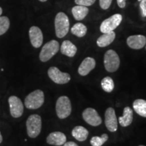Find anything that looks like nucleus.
<instances>
[{"instance_id": "24", "label": "nucleus", "mask_w": 146, "mask_h": 146, "mask_svg": "<svg viewBox=\"0 0 146 146\" xmlns=\"http://www.w3.org/2000/svg\"><path fill=\"white\" fill-rule=\"evenodd\" d=\"M108 139V135L107 134H103L101 137L95 136L91 139V145L92 146H102Z\"/></svg>"}, {"instance_id": "36", "label": "nucleus", "mask_w": 146, "mask_h": 146, "mask_svg": "<svg viewBox=\"0 0 146 146\" xmlns=\"http://www.w3.org/2000/svg\"><path fill=\"white\" fill-rule=\"evenodd\" d=\"M145 49H146V44H145Z\"/></svg>"}, {"instance_id": "3", "label": "nucleus", "mask_w": 146, "mask_h": 146, "mask_svg": "<svg viewBox=\"0 0 146 146\" xmlns=\"http://www.w3.org/2000/svg\"><path fill=\"white\" fill-rule=\"evenodd\" d=\"M27 134L31 138H36L41 131V118L38 114L31 115L27 120Z\"/></svg>"}, {"instance_id": "7", "label": "nucleus", "mask_w": 146, "mask_h": 146, "mask_svg": "<svg viewBox=\"0 0 146 146\" xmlns=\"http://www.w3.org/2000/svg\"><path fill=\"white\" fill-rule=\"evenodd\" d=\"M123 20V16L120 14H115L106 18L100 25V31L103 33L114 31L119 26Z\"/></svg>"}, {"instance_id": "13", "label": "nucleus", "mask_w": 146, "mask_h": 146, "mask_svg": "<svg viewBox=\"0 0 146 146\" xmlns=\"http://www.w3.org/2000/svg\"><path fill=\"white\" fill-rule=\"evenodd\" d=\"M127 43L130 48L133 50H140L146 44V37L141 35H131L127 38Z\"/></svg>"}, {"instance_id": "31", "label": "nucleus", "mask_w": 146, "mask_h": 146, "mask_svg": "<svg viewBox=\"0 0 146 146\" xmlns=\"http://www.w3.org/2000/svg\"><path fill=\"white\" fill-rule=\"evenodd\" d=\"M2 140H3V138H2V136H1V133H0V143L2 142Z\"/></svg>"}, {"instance_id": "26", "label": "nucleus", "mask_w": 146, "mask_h": 146, "mask_svg": "<svg viewBox=\"0 0 146 146\" xmlns=\"http://www.w3.org/2000/svg\"><path fill=\"white\" fill-rule=\"evenodd\" d=\"M96 0H74L76 5H84V6H91L96 2Z\"/></svg>"}, {"instance_id": "1", "label": "nucleus", "mask_w": 146, "mask_h": 146, "mask_svg": "<svg viewBox=\"0 0 146 146\" xmlns=\"http://www.w3.org/2000/svg\"><path fill=\"white\" fill-rule=\"evenodd\" d=\"M55 31L58 38H63L68 34L70 28V22L66 14L62 12H58L55 17Z\"/></svg>"}, {"instance_id": "32", "label": "nucleus", "mask_w": 146, "mask_h": 146, "mask_svg": "<svg viewBox=\"0 0 146 146\" xmlns=\"http://www.w3.org/2000/svg\"><path fill=\"white\" fill-rule=\"evenodd\" d=\"M2 12H3V10H2V8H1V7H0V16H1V14H2Z\"/></svg>"}, {"instance_id": "21", "label": "nucleus", "mask_w": 146, "mask_h": 146, "mask_svg": "<svg viewBox=\"0 0 146 146\" xmlns=\"http://www.w3.org/2000/svg\"><path fill=\"white\" fill-rule=\"evenodd\" d=\"M133 107L137 114L139 116L146 118V101L142 99L135 100L133 104Z\"/></svg>"}, {"instance_id": "23", "label": "nucleus", "mask_w": 146, "mask_h": 146, "mask_svg": "<svg viewBox=\"0 0 146 146\" xmlns=\"http://www.w3.org/2000/svg\"><path fill=\"white\" fill-rule=\"evenodd\" d=\"M101 85L103 90L106 93H111L114 89V81L110 76H106L102 80Z\"/></svg>"}, {"instance_id": "28", "label": "nucleus", "mask_w": 146, "mask_h": 146, "mask_svg": "<svg viewBox=\"0 0 146 146\" xmlns=\"http://www.w3.org/2000/svg\"><path fill=\"white\" fill-rule=\"evenodd\" d=\"M141 14L143 17H146V0H141L139 4Z\"/></svg>"}, {"instance_id": "4", "label": "nucleus", "mask_w": 146, "mask_h": 146, "mask_svg": "<svg viewBox=\"0 0 146 146\" xmlns=\"http://www.w3.org/2000/svg\"><path fill=\"white\" fill-rule=\"evenodd\" d=\"M60 50L59 43L56 40L47 42L42 47L41 52L39 54V59L43 62L49 61L51 58L57 54Z\"/></svg>"}, {"instance_id": "34", "label": "nucleus", "mask_w": 146, "mask_h": 146, "mask_svg": "<svg viewBox=\"0 0 146 146\" xmlns=\"http://www.w3.org/2000/svg\"><path fill=\"white\" fill-rule=\"evenodd\" d=\"M138 1H141V0H138Z\"/></svg>"}, {"instance_id": "16", "label": "nucleus", "mask_w": 146, "mask_h": 146, "mask_svg": "<svg viewBox=\"0 0 146 146\" xmlns=\"http://www.w3.org/2000/svg\"><path fill=\"white\" fill-rule=\"evenodd\" d=\"M60 52L64 56L72 58L75 56L77 52V47L69 40H65L62 42L60 47Z\"/></svg>"}, {"instance_id": "8", "label": "nucleus", "mask_w": 146, "mask_h": 146, "mask_svg": "<svg viewBox=\"0 0 146 146\" xmlns=\"http://www.w3.org/2000/svg\"><path fill=\"white\" fill-rule=\"evenodd\" d=\"M47 74L51 80L57 84H66L70 81V74L66 72H61L57 67H50Z\"/></svg>"}, {"instance_id": "14", "label": "nucleus", "mask_w": 146, "mask_h": 146, "mask_svg": "<svg viewBox=\"0 0 146 146\" xmlns=\"http://www.w3.org/2000/svg\"><path fill=\"white\" fill-rule=\"evenodd\" d=\"M96 60L94 58L87 57L80 64L78 69V72L80 75L86 76L91 70H94L96 67Z\"/></svg>"}, {"instance_id": "30", "label": "nucleus", "mask_w": 146, "mask_h": 146, "mask_svg": "<svg viewBox=\"0 0 146 146\" xmlns=\"http://www.w3.org/2000/svg\"><path fill=\"white\" fill-rule=\"evenodd\" d=\"M63 146H78L77 144L73 141H68L66 142V143L64 144Z\"/></svg>"}, {"instance_id": "19", "label": "nucleus", "mask_w": 146, "mask_h": 146, "mask_svg": "<svg viewBox=\"0 0 146 146\" xmlns=\"http://www.w3.org/2000/svg\"><path fill=\"white\" fill-rule=\"evenodd\" d=\"M89 9L84 5H76L72 8V14L76 21H80L86 17L89 13Z\"/></svg>"}, {"instance_id": "35", "label": "nucleus", "mask_w": 146, "mask_h": 146, "mask_svg": "<svg viewBox=\"0 0 146 146\" xmlns=\"http://www.w3.org/2000/svg\"><path fill=\"white\" fill-rule=\"evenodd\" d=\"M139 146H145V145H139Z\"/></svg>"}, {"instance_id": "18", "label": "nucleus", "mask_w": 146, "mask_h": 146, "mask_svg": "<svg viewBox=\"0 0 146 146\" xmlns=\"http://www.w3.org/2000/svg\"><path fill=\"white\" fill-rule=\"evenodd\" d=\"M133 119V110L130 107H125L124 108L123 116H120L118 118V123L120 126L123 127H128L132 123Z\"/></svg>"}, {"instance_id": "27", "label": "nucleus", "mask_w": 146, "mask_h": 146, "mask_svg": "<svg viewBox=\"0 0 146 146\" xmlns=\"http://www.w3.org/2000/svg\"><path fill=\"white\" fill-rule=\"evenodd\" d=\"M112 0H100V5L104 10H106L110 7Z\"/></svg>"}, {"instance_id": "33", "label": "nucleus", "mask_w": 146, "mask_h": 146, "mask_svg": "<svg viewBox=\"0 0 146 146\" xmlns=\"http://www.w3.org/2000/svg\"><path fill=\"white\" fill-rule=\"evenodd\" d=\"M39 1H41V2H45V1H47V0H39Z\"/></svg>"}, {"instance_id": "11", "label": "nucleus", "mask_w": 146, "mask_h": 146, "mask_svg": "<svg viewBox=\"0 0 146 146\" xmlns=\"http://www.w3.org/2000/svg\"><path fill=\"white\" fill-rule=\"evenodd\" d=\"M105 125L108 130L110 132H115L118 129V120L116 113L113 108H108L105 113Z\"/></svg>"}, {"instance_id": "25", "label": "nucleus", "mask_w": 146, "mask_h": 146, "mask_svg": "<svg viewBox=\"0 0 146 146\" xmlns=\"http://www.w3.org/2000/svg\"><path fill=\"white\" fill-rule=\"evenodd\" d=\"M10 25V20L7 16H0V35H2L8 31Z\"/></svg>"}, {"instance_id": "2", "label": "nucleus", "mask_w": 146, "mask_h": 146, "mask_svg": "<svg viewBox=\"0 0 146 146\" xmlns=\"http://www.w3.org/2000/svg\"><path fill=\"white\" fill-rule=\"evenodd\" d=\"M44 103V94L41 90L37 89L29 94L25 100L27 108L35 110L39 108Z\"/></svg>"}, {"instance_id": "22", "label": "nucleus", "mask_w": 146, "mask_h": 146, "mask_svg": "<svg viewBox=\"0 0 146 146\" xmlns=\"http://www.w3.org/2000/svg\"><path fill=\"white\" fill-rule=\"evenodd\" d=\"M87 29L85 25L83 23H76L75 25L71 28V33L78 37H83L87 34Z\"/></svg>"}, {"instance_id": "5", "label": "nucleus", "mask_w": 146, "mask_h": 146, "mask_svg": "<svg viewBox=\"0 0 146 146\" xmlns=\"http://www.w3.org/2000/svg\"><path fill=\"white\" fill-rule=\"evenodd\" d=\"M56 110L58 117L60 119H64L68 117L72 112L70 100L68 97L61 96L56 102Z\"/></svg>"}, {"instance_id": "9", "label": "nucleus", "mask_w": 146, "mask_h": 146, "mask_svg": "<svg viewBox=\"0 0 146 146\" xmlns=\"http://www.w3.org/2000/svg\"><path fill=\"white\" fill-rule=\"evenodd\" d=\"M83 118L87 124L94 127L101 125L102 120L96 110L91 108H86L83 112Z\"/></svg>"}, {"instance_id": "10", "label": "nucleus", "mask_w": 146, "mask_h": 146, "mask_svg": "<svg viewBox=\"0 0 146 146\" xmlns=\"http://www.w3.org/2000/svg\"><path fill=\"white\" fill-rule=\"evenodd\" d=\"M10 114L12 117L19 118L23 115L24 106L21 99L16 96H11L8 100Z\"/></svg>"}, {"instance_id": "17", "label": "nucleus", "mask_w": 146, "mask_h": 146, "mask_svg": "<svg viewBox=\"0 0 146 146\" xmlns=\"http://www.w3.org/2000/svg\"><path fill=\"white\" fill-rule=\"evenodd\" d=\"M116 37V33L114 31L103 33L97 39V45L100 47H105L108 46L114 41Z\"/></svg>"}, {"instance_id": "12", "label": "nucleus", "mask_w": 146, "mask_h": 146, "mask_svg": "<svg viewBox=\"0 0 146 146\" xmlns=\"http://www.w3.org/2000/svg\"><path fill=\"white\" fill-rule=\"evenodd\" d=\"M29 38L31 45L35 48H39L41 46L43 41V35L39 27L33 26L29 29Z\"/></svg>"}, {"instance_id": "6", "label": "nucleus", "mask_w": 146, "mask_h": 146, "mask_svg": "<svg viewBox=\"0 0 146 146\" xmlns=\"http://www.w3.org/2000/svg\"><path fill=\"white\" fill-rule=\"evenodd\" d=\"M104 63L108 72H114L117 70L120 66L119 56L114 50H108L104 55Z\"/></svg>"}, {"instance_id": "15", "label": "nucleus", "mask_w": 146, "mask_h": 146, "mask_svg": "<svg viewBox=\"0 0 146 146\" xmlns=\"http://www.w3.org/2000/svg\"><path fill=\"white\" fill-rule=\"evenodd\" d=\"M66 142V137L63 133L56 131L51 133L47 137V143L50 145L60 146Z\"/></svg>"}, {"instance_id": "29", "label": "nucleus", "mask_w": 146, "mask_h": 146, "mask_svg": "<svg viewBox=\"0 0 146 146\" xmlns=\"http://www.w3.org/2000/svg\"><path fill=\"white\" fill-rule=\"evenodd\" d=\"M126 1L127 0H117V4L120 8H124L126 6Z\"/></svg>"}, {"instance_id": "20", "label": "nucleus", "mask_w": 146, "mask_h": 146, "mask_svg": "<svg viewBox=\"0 0 146 146\" xmlns=\"http://www.w3.org/2000/svg\"><path fill=\"white\" fill-rule=\"evenodd\" d=\"M72 135L78 141H84L89 135V131L82 126H76L72 131Z\"/></svg>"}]
</instances>
